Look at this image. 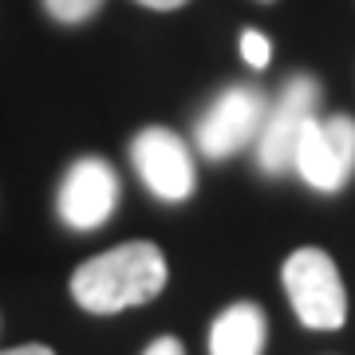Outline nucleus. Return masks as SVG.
Returning <instances> with one entry per match:
<instances>
[{
    "label": "nucleus",
    "instance_id": "f257e3e1",
    "mask_svg": "<svg viewBox=\"0 0 355 355\" xmlns=\"http://www.w3.org/2000/svg\"><path fill=\"white\" fill-rule=\"evenodd\" d=\"M166 277H170V268H166L162 249L150 241H130L83 261L71 272V296L83 312L114 316L123 308L150 304L166 288Z\"/></svg>",
    "mask_w": 355,
    "mask_h": 355
},
{
    "label": "nucleus",
    "instance_id": "f03ea898",
    "mask_svg": "<svg viewBox=\"0 0 355 355\" xmlns=\"http://www.w3.org/2000/svg\"><path fill=\"white\" fill-rule=\"evenodd\" d=\"M284 292L292 312L312 331H336L347 320V292H343L340 268L324 249H296L284 261Z\"/></svg>",
    "mask_w": 355,
    "mask_h": 355
},
{
    "label": "nucleus",
    "instance_id": "7ed1b4c3",
    "mask_svg": "<svg viewBox=\"0 0 355 355\" xmlns=\"http://www.w3.org/2000/svg\"><path fill=\"white\" fill-rule=\"evenodd\" d=\"M292 170L320 193L343 190L347 178L355 174V119L347 114L312 119L296 142Z\"/></svg>",
    "mask_w": 355,
    "mask_h": 355
},
{
    "label": "nucleus",
    "instance_id": "20e7f679",
    "mask_svg": "<svg viewBox=\"0 0 355 355\" xmlns=\"http://www.w3.org/2000/svg\"><path fill=\"white\" fill-rule=\"evenodd\" d=\"M320 103V83L312 76H296L284 83L280 103L265 114V127L257 135V158L265 174H288L292 158H296V142L304 135V127L316 119Z\"/></svg>",
    "mask_w": 355,
    "mask_h": 355
},
{
    "label": "nucleus",
    "instance_id": "39448f33",
    "mask_svg": "<svg viewBox=\"0 0 355 355\" xmlns=\"http://www.w3.org/2000/svg\"><path fill=\"white\" fill-rule=\"evenodd\" d=\"M268 103L257 87H229L198 123V146L205 158H229L261 135Z\"/></svg>",
    "mask_w": 355,
    "mask_h": 355
},
{
    "label": "nucleus",
    "instance_id": "423d86ee",
    "mask_svg": "<svg viewBox=\"0 0 355 355\" xmlns=\"http://www.w3.org/2000/svg\"><path fill=\"white\" fill-rule=\"evenodd\" d=\"M130 158L135 170L146 182V190L162 202H186L193 193V162L186 142L178 139L174 130L150 127L142 130L139 139L130 142Z\"/></svg>",
    "mask_w": 355,
    "mask_h": 355
},
{
    "label": "nucleus",
    "instance_id": "0eeeda50",
    "mask_svg": "<svg viewBox=\"0 0 355 355\" xmlns=\"http://www.w3.org/2000/svg\"><path fill=\"white\" fill-rule=\"evenodd\" d=\"M119 202V178L103 158H79L67 170L64 186H60V217L71 229H99L114 214Z\"/></svg>",
    "mask_w": 355,
    "mask_h": 355
},
{
    "label": "nucleus",
    "instance_id": "6e6552de",
    "mask_svg": "<svg viewBox=\"0 0 355 355\" xmlns=\"http://www.w3.org/2000/svg\"><path fill=\"white\" fill-rule=\"evenodd\" d=\"M265 312L253 300H237L209 328V355H261L265 352Z\"/></svg>",
    "mask_w": 355,
    "mask_h": 355
},
{
    "label": "nucleus",
    "instance_id": "1a4fd4ad",
    "mask_svg": "<svg viewBox=\"0 0 355 355\" xmlns=\"http://www.w3.org/2000/svg\"><path fill=\"white\" fill-rule=\"evenodd\" d=\"M44 8H48L55 20H64V24H79V20H87L103 8V0H44Z\"/></svg>",
    "mask_w": 355,
    "mask_h": 355
},
{
    "label": "nucleus",
    "instance_id": "9d476101",
    "mask_svg": "<svg viewBox=\"0 0 355 355\" xmlns=\"http://www.w3.org/2000/svg\"><path fill=\"white\" fill-rule=\"evenodd\" d=\"M241 55H245V64H253V67H265L268 64V55H272V48H268V36H261V32H241Z\"/></svg>",
    "mask_w": 355,
    "mask_h": 355
},
{
    "label": "nucleus",
    "instance_id": "9b49d317",
    "mask_svg": "<svg viewBox=\"0 0 355 355\" xmlns=\"http://www.w3.org/2000/svg\"><path fill=\"white\" fill-rule=\"evenodd\" d=\"M142 355H186V347H182V343H178L174 336H162V340H154Z\"/></svg>",
    "mask_w": 355,
    "mask_h": 355
},
{
    "label": "nucleus",
    "instance_id": "f8f14e48",
    "mask_svg": "<svg viewBox=\"0 0 355 355\" xmlns=\"http://www.w3.org/2000/svg\"><path fill=\"white\" fill-rule=\"evenodd\" d=\"M0 355H55V352L44 347V343H24V347H12V352H0Z\"/></svg>",
    "mask_w": 355,
    "mask_h": 355
},
{
    "label": "nucleus",
    "instance_id": "ddd939ff",
    "mask_svg": "<svg viewBox=\"0 0 355 355\" xmlns=\"http://www.w3.org/2000/svg\"><path fill=\"white\" fill-rule=\"evenodd\" d=\"M139 4H146V8H182V4H186V0H139Z\"/></svg>",
    "mask_w": 355,
    "mask_h": 355
}]
</instances>
